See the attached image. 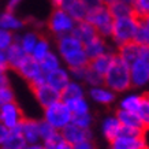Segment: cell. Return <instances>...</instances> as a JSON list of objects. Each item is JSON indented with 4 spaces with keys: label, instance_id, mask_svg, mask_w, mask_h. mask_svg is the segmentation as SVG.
<instances>
[{
    "label": "cell",
    "instance_id": "db71d44e",
    "mask_svg": "<svg viewBox=\"0 0 149 149\" xmlns=\"http://www.w3.org/2000/svg\"><path fill=\"white\" fill-rule=\"evenodd\" d=\"M125 1H129V3H131V1H133V0H125Z\"/></svg>",
    "mask_w": 149,
    "mask_h": 149
},
{
    "label": "cell",
    "instance_id": "ba28073f",
    "mask_svg": "<svg viewBox=\"0 0 149 149\" xmlns=\"http://www.w3.org/2000/svg\"><path fill=\"white\" fill-rule=\"evenodd\" d=\"M111 146L115 149H146L144 133L122 129L120 136L111 142Z\"/></svg>",
    "mask_w": 149,
    "mask_h": 149
},
{
    "label": "cell",
    "instance_id": "d590c367",
    "mask_svg": "<svg viewBox=\"0 0 149 149\" xmlns=\"http://www.w3.org/2000/svg\"><path fill=\"white\" fill-rule=\"evenodd\" d=\"M134 42L141 48H149V29L144 23H140V27L137 30V34L134 37Z\"/></svg>",
    "mask_w": 149,
    "mask_h": 149
},
{
    "label": "cell",
    "instance_id": "44dd1931",
    "mask_svg": "<svg viewBox=\"0 0 149 149\" xmlns=\"http://www.w3.org/2000/svg\"><path fill=\"white\" fill-rule=\"evenodd\" d=\"M23 26H25L23 19L15 15V13H10V11L0 13V29L1 30H8L11 33H15L22 30Z\"/></svg>",
    "mask_w": 149,
    "mask_h": 149
},
{
    "label": "cell",
    "instance_id": "e0dca14e",
    "mask_svg": "<svg viewBox=\"0 0 149 149\" xmlns=\"http://www.w3.org/2000/svg\"><path fill=\"white\" fill-rule=\"evenodd\" d=\"M115 56H116V54L112 52V51H109V52L101 55L99 58H95V59H92V60H89L88 67L91 68L92 71H95L96 74H99V75H101L104 78L105 74L108 72V70L111 68V66H112L113 60H115Z\"/></svg>",
    "mask_w": 149,
    "mask_h": 149
},
{
    "label": "cell",
    "instance_id": "8992f818",
    "mask_svg": "<svg viewBox=\"0 0 149 149\" xmlns=\"http://www.w3.org/2000/svg\"><path fill=\"white\" fill-rule=\"evenodd\" d=\"M75 23L77 22L64 10L55 8L48 19V29L56 37H62L66 34H71L75 27Z\"/></svg>",
    "mask_w": 149,
    "mask_h": 149
},
{
    "label": "cell",
    "instance_id": "f907efd6",
    "mask_svg": "<svg viewBox=\"0 0 149 149\" xmlns=\"http://www.w3.org/2000/svg\"><path fill=\"white\" fill-rule=\"evenodd\" d=\"M23 149H44V146H42V144H33V145H26Z\"/></svg>",
    "mask_w": 149,
    "mask_h": 149
},
{
    "label": "cell",
    "instance_id": "681fc988",
    "mask_svg": "<svg viewBox=\"0 0 149 149\" xmlns=\"http://www.w3.org/2000/svg\"><path fill=\"white\" fill-rule=\"evenodd\" d=\"M4 86H10V79L7 74H0V88H4Z\"/></svg>",
    "mask_w": 149,
    "mask_h": 149
},
{
    "label": "cell",
    "instance_id": "484cf974",
    "mask_svg": "<svg viewBox=\"0 0 149 149\" xmlns=\"http://www.w3.org/2000/svg\"><path fill=\"white\" fill-rule=\"evenodd\" d=\"M109 13L112 15L113 19L123 18V17H130L133 15V8H131V3L125 1V0H113L109 4H107Z\"/></svg>",
    "mask_w": 149,
    "mask_h": 149
},
{
    "label": "cell",
    "instance_id": "6da1fadb",
    "mask_svg": "<svg viewBox=\"0 0 149 149\" xmlns=\"http://www.w3.org/2000/svg\"><path fill=\"white\" fill-rule=\"evenodd\" d=\"M56 49L62 62L66 64V68L72 70V68L88 67L89 58L84 49V44L72 34L58 37Z\"/></svg>",
    "mask_w": 149,
    "mask_h": 149
},
{
    "label": "cell",
    "instance_id": "5bb4252c",
    "mask_svg": "<svg viewBox=\"0 0 149 149\" xmlns=\"http://www.w3.org/2000/svg\"><path fill=\"white\" fill-rule=\"evenodd\" d=\"M88 96L92 101L100 104V105H109L112 104L116 99V93L112 92L109 88L104 85H99V86H93V88H89L88 91Z\"/></svg>",
    "mask_w": 149,
    "mask_h": 149
},
{
    "label": "cell",
    "instance_id": "8fae6325",
    "mask_svg": "<svg viewBox=\"0 0 149 149\" xmlns=\"http://www.w3.org/2000/svg\"><path fill=\"white\" fill-rule=\"evenodd\" d=\"M60 134L63 137V140L71 146L81 144L84 141L92 140V131L91 130H85L81 127L75 126L74 123H70L68 126H66L63 130L60 131Z\"/></svg>",
    "mask_w": 149,
    "mask_h": 149
},
{
    "label": "cell",
    "instance_id": "836d02e7",
    "mask_svg": "<svg viewBox=\"0 0 149 149\" xmlns=\"http://www.w3.org/2000/svg\"><path fill=\"white\" fill-rule=\"evenodd\" d=\"M133 15L138 19L145 18L149 15V0H133L131 1Z\"/></svg>",
    "mask_w": 149,
    "mask_h": 149
},
{
    "label": "cell",
    "instance_id": "bcb514c9",
    "mask_svg": "<svg viewBox=\"0 0 149 149\" xmlns=\"http://www.w3.org/2000/svg\"><path fill=\"white\" fill-rule=\"evenodd\" d=\"M140 59L145 63V66L149 70V48H141V55Z\"/></svg>",
    "mask_w": 149,
    "mask_h": 149
},
{
    "label": "cell",
    "instance_id": "5b68a950",
    "mask_svg": "<svg viewBox=\"0 0 149 149\" xmlns=\"http://www.w3.org/2000/svg\"><path fill=\"white\" fill-rule=\"evenodd\" d=\"M42 120H45L51 127H54L56 131H62L66 126L72 122V113L68 108V105L64 101H58L49 107L44 108Z\"/></svg>",
    "mask_w": 149,
    "mask_h": 149
},
{
    "label": "cell",
    "instance_id": "9f6ffc18",
    "mask_svg": "<svg viewBox=\"0 0 149 149\" xmlns=\"http://www.w3.org/2000/svg\"><path fill=\"white\" fill-rule=\"evenodd\" d=\"M148 96H149V95H148Z\"/></svg>",
    "mask_w": 149,
    "mask_h": 149
},
{
    "label": "cell",
    "instance_id": "11a10c76",
    "mask_svg": "<svg viewBox=\"0 0 149 149\" xmlns=\"http://www.w3.org/2000/svg\"><path fill=\"white\" fill-rule=\"evenodd\" d=\"M111 149H115V148H112V146H111Z\"/></svg>",
    "mask_w": 149,
    "mask_h": 149
},
{
    "label": "cell",
    "instance_id": "e575fe53",
    "mask_svg": "<svg viewBox=\"0 0 149 149\" xmlns=\"http://www.w3.org/2000/svg\"><path fill=\"white\" fill-rule=\"evenodd\" d=\"M137 115L140 118V120L145 130L149 129V96L148 95H144V97H142V101H141L140 108L137 111Z\"/></svg>",
    "mask_w": 149,
    "mask_h": 149
},
{
    "label": "cell",
    "instance_id": "4316f807",
    "mask_svg": "<svg viewBox=\"0 0 149 149\" xmlns=\"http://www.w3.org/2000/svg\"><path fill=\"white\" fill-rule=\"evenodd\" d=\"M26 145H27L26 141L23 138L22 133H21L19 126H18V127H15V129H13V130H10L4 144L1 145L0 149H23Z\"/></svg>",
    "mask_w": 149,
    "mask_h": 149
},
{
    "label": "cell",
    "instance_id": "2e32d148",
    "mask_svg": "<svg viewBox=\"0 0 149 149\" xmlns=\"http://www.w3.org/2000/svg\"><path fill=\"white\" fill-rule=\"evenodd\" d=\"M101 134L107 141L112 142L118 136H120L122 133V125L118 120L116 115H107L101 120Z\"/></svg>",
    "mask_w": 149,
    "mask_h": 149
},
{
    "label": "cell",
    "instance_id": "f546056e",
    "mask_svg": "<svg viewBox=\"0 0 149 149\" xmlns=\"http://www.w3.org/2000/svg\"><path fill=\"white\" fill-rule=\"evenodd\" d=\"M62 59L59 56L56 52H51L45 56V58L42 59L40 62V67H41V71L44 72V75L45 74H49V72L55 71V70H58V68L62 67Z\"/></svg>",
    "mask_w": 149,
    "mask_h": 149
},
{
    "label": "cell",
    "instance_id": "7402d4cb",
    "mask_svg": "<svg viewBox=\"0 0 149 149\" xmlns=\"http://www.w3.org/2000/svg\"><path fill=\"white\" fill-rule=\"evenodd\" d=\"M71 34L74 37H77L84 45H85L86 42H89L91 40H93V38H96V37L99 36V34H97V30H96L89 22H86V21H81V22L75 23V27H74V30H72Z\"/></svg>",
    "mask_w": 149,
    "mask_h": 149
},
{
    "label": "cell",
    "instance_id": "7c38bea8",
    "mask_svg": "<svg viewBox=\"0 0 149 149\" xmlns=\"http://www.w3.org/2000/svg\"><path fill=\"white\" fill-rule=\"evenodd\" d=\"M19 130L22 133L23 138L27 145L40 144V120L33 119V118H25L22 123L19 125Z\"/></svg>",
    "mask_w": 149,
    "mask_h": 149
},
{
    "label": "cell",
    "instance_id": "d4e9b609",
    "mask_svg": "<svg viewBox=\"0 0 149 149\" xmlns=\"http://www.w3.org/2000/svg\"><path fill=\"white\" fill-rule=\"evenodd\" d=\"M4 55H6L7 64H8V68H13V70H17V67L21 64V62L26 58V54L23 52V49L17 42V40H15V42L8 49L4 51Z\"/></svg>",
    "mask_w": 149,
    "mask_h": 149
},
{
    "label": "cell",
    "instance_id": "d6a6232c",
    "mask_svg": "<svg viewBox=\"0 0 149 149\" xmlns=\"http://www.w3.org/2000/svg\"><path fill=\"white\" fill-rule=\"evenodd\" d=\"M41 144H42L44 149H72L71 145H68L67 142L63 140L60 131H58L54 137H51L49 140L42 141Z\"/></svg>",
    "mask_w": 149,
    "mask_h": 149
},
{
    "label": "cell",
    "instance_id": "c3c4849f",
    "mask_svg": "<svg viewBox=\"0 0 149 149\" xmlns=\"http://www.w3.org/2000/svg\"><path fill=\"white\" fill-rule=\"evenodd\" d=\"M82 1L86 4L88 8H92V7H96V6L103 4V1H101V0H82Z\"/></svg>",
    "mask_w": 149,
    "mask_h": 149
},
{
    "label": "cell",
    "instance_id": "9a60e30c",
    "mask_svg": "<svg viewBox=\"0 0 149 149\" xmlns=\"http://www.w3.org/2000/svg\"><path fill=\"white\" fill-rule=\"evenodd\" d=\"M71 81V75H70V70L66 67H62L55 70V71L45 74V82L54 89L62 92L68 85V82Z\"/></svg>",
    "mask_w": 149,
    "mask_h": 149
},
{
    "label": "cell",
    "instance_id": "f6af8a7d",
    "mask_svg": "<svg viewBox=\"0 0 149 149\" xmlns=\"http://www.w3.org/2000/svg\"><path fill=\"white\" fill-rule=\"evenodd\" d=\"M22 1L23 0H8V1H7V10H6V11L14 13V11L19 7V4H21Z\"/></svg>",
    "mask_w": 149,
    "mask_h": 149
},
{
    "label": "cell",
    "instance_id": "ab89813d",
    "mask_svg": "<svg viewBox=\"0 0 149 149\" xmlns=\"http://www.w3.org/2000/svg\"><path fill=\"white\" fill-rule=\"evenodd\" d=\"M58 131L55 130L54 127H51L45 120H40V138H41V142L42 141H47L49 140L51 137H54Z\"/></svg>",
    "mask_w": 149,
    "mask_h": 149
},
{
    "label": "cell",
    "instance_id": "8d00e7d4",
    "mask_svg": "<svg viewBox=\"0 0 149 149\" xmlns=\"http://www.w3.org/2000/svg\"><path fill=\"white\" fill-rule=\"evenodd\" d=\"M75 126L81 127V129H85V130H91L92 125H93V116L92 113H84V115H75L72 116V122Z\"/></svg>",
    "mask_w": 149,
    "mask_h": 149
},
{
    "label": "cell",
    "instance_id": "ac0fdd59",
    "mask_svg": "<svg viewBox=\"0 0 149 149\" xmlns=\"http://www.w3.org/2000/svg\"><path fill=\"white\" fill-rule=\"evenodd\" d=\"M62 10H64L75 22H81L85 21L89 8L82 0H63Z\"/></svg>",
    "mask_w": 149,
    "mask_h": 149
},
{
    "label": "cell",
    "instance_id": "ee69618b",
    "mask_svg": "<svg viewBox=\"0 0 149 149\" xmlns=\"http://www.w3.org/2000/svg\"><path fill=\"white\" fill-rule=\"evenodd\" d=\"M72 149H96V146H95V144H93V141L88 140V141L81 142V144L75 145V146H72Z\"/></svg>",
    "mask_w": 149,
    "mask_h": 149
},
{
    "label": "cell",
    "instance_id": "d6986e66",
    "mask_svg": "<svg viewBox=\"0 0 149 149\" xmlns=\"http://www.w3.org/2000/svg\"><path fill=\"white\" fill-rule=\"evenodd\" d=\"M84 49H85L89 60H92V59H95V58H99L101 55L107 54L109 51H112L109 48L108 41L105 40V38H103V37H100V36H97L96 38L91 40L89 42H86L85 45H84Z\"/></svg>",
    "mask_w": 149,
    "mask_h": 149
},
{
    "label": "cell",
    "instance_id": "b9f144b4",
    "mask_svg": "<svg viewBox=\"0 0 149 149\" xmlns=\"http://www.w3.org/2000/svg\"><path fill=\"white\" fill-rule=\"evenodd\" d=\"M86 70H88V67H79V68H72V70H70L71 79L84 84V79H85V75H86Z\"/></svg>",
    "mask_w": 149,
    "mask_h": 149
},
{
    "label": "cell",
    "instance_id": "9c48e42d",
    "mask_svg": "<svg viewBox=\"0 0 149 149\" xmlns=\"http://www.w3.org/2000/svg\"><path fill=\"white\" fill-rule=\"evenodd\" d=\"M23 119H25L23 112L17 101L4 104L0 107V123L4 127H7L8 130L18 127Z\"/></svg>",
    "mask_w": 149,
    "mask_h": 149
},
{
    "label": "cell",
    "instance_id": "603a6c76",
    "mask_svg": "<svg viewBox=\"0 0 149 149\" xmlns=\"http://www.w3.org/2000/svg\"><path fill=\"white\" fill-rule=\"evenodd\" d=\"M115 54H116L118 58H120L126 63L131 64L133 62H136L137 59H140L141 47L137 45L134 41H131V42H127V44H123V45L118 47V51Z\"/></svg>",
    "mask_w": 149,
    "mask_h": 149
},
{
    "label": "cell",
    "instance_id": "f1b7e54d",
    "mask_svg": "<svg viewBox=\"0 0 149 149\" xmlns=\"http://www.w3.org/2000/svg\"><path fill=\"white\" fill-rule=\"evenodd\" d=\"M142 97H144V95H140V93H126L119 101V109L137 112L141 105Z\"/></svg>",
    "mask_w": 149,
    "mask_h": 149
},
{
    "label": "cell",
    "instance_id": "cb8c5ba5",
    "mask_svg": "<svg viewBox=\"0 0 149 149\" xmlns=\"http://www.w3.org/2000/svg\"><path fill=\"white\" fill-rule=\"evenodd\" d=\"M60 95H62V101L68 103V101H71V100L85 97L86 91H85L84 84L77 82V81H72L71 79V81L68 82V85L60 92Z\"/></svg>",
    "mask_w": 149,
    "mask_h": 149
},
{
    "label": "cell",
    "instance_id": "ffe728a7",
    "mask_svg": "<svg viewBox=\"0 0 149 149\" xmlns=\"http://www.w3.org/2000/svg\"><path fill=\"white\" fill-rule=\"evenodd\" d=\"M115 115H116L118 120L120 122L123 129L134 130V131H145V129H144V126H142V123H141L137 112H130V111L118 109Z\"/></svg>",
    "mask_w": 149,
    "mask_h": 149
},
{
    "label": "cell",
    "instance_id": "30bf717a",
    "mask_svg": "<svg viewBox=\"0 0 149 149\" xmlns=\"http://www.w3.org/2000/svg\"><path fill=\"white\" fill-rule=\"evenodd\" d=\"M32 92L34 95V99L37 100V103L40 104L42 108H47L52 104L58 103L62 100V95L60 92L54 89L52 86H49L47 82L41 84L37 86H32Z\"/></svg>",
    "mask_w": 149,
    "mask_h": 149
},
{
    "label": "cell",
    "instance_id": "f35d334b",
    "mask_svg": "<svg viewBox=\"0 0 149 149\" xmlns=\"http://www.w3.org/2000/svg\"><path fill=\"white\" fill-rule=\"evenodd\" d=\"M84 84L89 86V88H93V86H99V85H103L104 84V78L99 74H96L95 71H92L91 68L88 67L86 70V75H85V79H84Z\"/></svg>",
    "mask_w": 149,
    "mask_h": 149
},
{
    "label": "cell",
    "instance_id": "7dc6e473",
    "mask_svg": "<svg viewBox=\"0 0 149 149\" xmlns=\"http://www.w3.org/2000/svg\"><path fill=\"white\" fill-rule=\"evenodd\" d=\"M10 130L7 129V127H4L1 123H0V148H1V145L4 144L6 138H7V136H8Z\"/></svg>",
    "mask_w": 149,
    "mask_h": 149
},
{
    "label": "cell",
    "instance_id": "52a82bcc",
    "mask_svg": "<svg viewBox=\"0 0 149 149\" xmlns=\"http://www.w3.org/2000/svg\"><path fill=\"white\" fill-rule=\"evenodd\" d=\"M15 71L18 72L26 82H29L30 88L41 85V84L45 82V75L41 71L40 63L37 60H34L30 55H26V58L21 62V64L17 67Z\"/></svg>",
    "mask_w": 149,
    "mask_h": 149
},
{
    "label": "cell",
    "instance_id": "74e56055",
    "mask_svg": "<svg viewBox=\"0 0 149 149\" xmlns=\"http://www.w3.org/2000/svg\"><path fill=\"white\" fill-rule=\"evenodd\" d=\"M15 42V34L8 30H1L0 29V51H7L10 47Z\"/></svg>",
    "mask_w": 149,
    "mask_h": 149
},
{
    "label": "cell",
    "instance_id": "60d3db41",
    "mask_svg": "<svg viewBox=\"0 0 149 149\" xmlns=\"http://www.w3.org/2000/svg\"><path fill=\"white\" fill-rule=\"evenodd\" d=\"M15 101V95L14 91L10 86H4V88H0V107L4 105V104L13 103Z\"/></svg>",
    "mask_w": 149,
    "mask_h": 149
},
{
    "label": "cell",
    "instance_id": "4dcf8cb0",
    "mask_svg": "<svg viewBox=\"0 0 149 149\" xmlns=\"http://www.w3.org/2000/svg\"><path fill=\"white\" fill-rule=\"evenodd\" d=\"M51 52H52V47H51L49 40L45 38V37H40V40L36 44V47H34L33 52L30 54V56L40 63L41 60L45 58L48 54H51Z\"/></svg>",
    "mask_w": 149,
    "mask_h": 149
},
{
    "label": "cell",
    "instance_id": "816d5d0a",
    "mask_svg": "<svg viewBox=\"0 0 149 149\" xmlns=\"http://www.w3.org/2000/svg\"><path fill=\"white\" fill-rule=\"evenodd\" d=\"M51 3L55 8H62V4H63V0H51Z\"/></svg>",
    "mask_w": 149,
    "mask_h": 149
},
{
    "label": "cell",
    "instance_id": "1f68e13d",
    "mask_svg": "<svg viewBox=\"0 0 149 149\" xmlns=\"http://www.w3.org/2000/svg\"><path fill=\"white\" fill-rule=\"evenodd\" d=\"M68 105V108L71 111L72 116L75 115H84V113H89L91 112V105L86 97H81V99H75L66 103Z\"/></svg>",
    "mask_w": 149,
    "mask_h": 149
},
{
    "label": "cell",
    "instance_id": "83f0119b",
    "mask_svg": "<svg viewBox=\"0 0 149 149\" xmlns=\"http://www.w3.org/2000/svg\"><path fill=\"white\" fill-rule=\"evenodd\" d=\"M40 37L41 36L37 32L30 30V32L23 33L22 36H19V37L15 36V40H17V42L21 45V48L23 49V52H25V54L30 55L33 52V49H34L36 44L38 42V40H40Z\"/></svg>",
    "mask_w": 149,
    "mask_h": 149
},
{
    "label": "cell",
    "instance_id": "4fadbf2b",
    "mask_svg": "<svg viewBox=\"0 0 149 149\" xmlns=\"http://www.w3.org/2000/svg\"><path fill=\"white\" fill-rule=\"evenodd\" d=\"M130 79L133 88H144L149 84V70L141 59L130 64Z\"/></svg>",
    "mask_w": 149,
    "mask_h": 149
},
{
    "label": "cell",
    "instance_id": "277c9868",
    "mask_svg": "<svg viewBox=\"0 0 149 149\" xmlns=\"http://www.w3.org/2000/svg\"><path fill=\"white\" fill-rule=\"evenodd\" d=\"M86 22H89L92 26L97 30V34L103 38H111L113 26V18L109 13L108 7L105 4H100L88 10L86 14Z\"/></svg>",
    "mask_w": 149,
    "mask_h": 149
},
{
    "label": "cell",
    "instance_id": "7a4b0ae2",
    "mask_svg": "<svg viewBox=\"0 0 149 149\" xmlns=\"http://www.w3.org/2000/svg\"><path fill=\"white\" fill-rule=\"evenodd\" d=\"M104 85L115 93H127L131 88L130 64L115 56L112 66L104 77Z\"/></svg>",
    "mask_w": 149,
    "mask_h": 149
},
{
    "label": "cell",
    "instance_id": "7bdbcfd3",
    "mask_svg": "<svg viewBox=\"0 0 149 149\" xmlns=\"http://www.w3.org/2000/svg\"><path fill=\"white\" fill-rule=\"evenodd\" d=\"M8 70V64L6 60V55L3 51H0V74H6Z\"/></svg>",
    "mask_w": 149,
    "mask_h": 149
},
{
    "label": "cell",
    "instance_id": "f5cc1de1",
    "mask_svg": "<svg viewBox=\"0 0 149 149\" xmlns=\"http://www.w3.org/2000/svg\"><path fill=\"white\" fill-rule=\"evenodd\" d=\"M141 22L144 23L145 26H146V27H148V29H149V15H146L145 18H142V19H141Z\"/></svg>",
    "mask_w": 149,
    "mask_h": 149
},
{
    "label": "cell",
    "instance_id": "3957f363",
    "mask_svg": "<svg viewBox=\"0 0 149 149\" xmlns=\"http://www.w3.org/2000/svg\"><path fill=\"white\" fill-rule=\"evenodd\" d=\"M140 23H141V19H138L134 15L113 19L112 34H111L112 42L116 47H120L123 44L134 41L137 30L140 27Z\"/></svg>",
    "mask_w": 149,
    "mask_h": 149
}]
</instances>
